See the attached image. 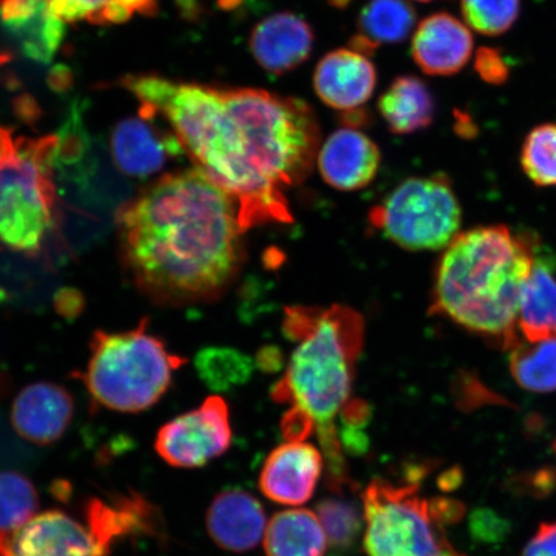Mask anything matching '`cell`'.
Returning a JSON list of instances; mask_svg holds the SVG:
<instances>
[{"label":"cell","instance_id":"1","mask_svg":"<svg viewBox=\"0 0 556 556\" xmlns=\"http://www.w3.org/2000/svg\"><path fill=\"white\" fill-rule=\"evenodd\" d=\"M150 104L197 169L231 194L243 229L290 220L285 191L302 182L319 150L309 104L255 88L219 89L162 79Z\"/></svg>","mask_w":556,"mask_h":556},{"label":"cell","instance_id":"2","mask_svg":"<svg viewBox=\"0 0 556 556\" xmlns=\"http://www.w3.org/2000/svg\"><path fill=\"white\" fill-rule=\"evenodd\" d=\"M116 227L125 268L156 303L207 301L238 273L240 207L198 169L146 187L119 208Z\"/></svg>","mask_w":556,"mask_h":556},{"label":"cell","instance_id":"3","mask_svg":"<svg viewBox=\"0 0 556 556\" xmlns=\"http://www.w3.org/2000/svg\"><path fill=\"white\" fill-rule=\"evenodd\" d=\"M290 336L298 339L287 372L274 388L276 401L289 403L281 428L288 442H305L316 432L332 492L351 485L340 442L338 419L350 405L354 365L363 344L358 313L333 307L328 311H290Z\"/></svg>","mask_w":556,"mask_h":556},{"label":"cell","instance_id":"4","mask_svg":"<svg viewBox=\"0 0 556 556\" xmlns=\"http://www.w3.org/2000/svg\"><path fill=\"white\" fill-rule=\"evenodd\" d=\"M536 240L506 226L458 233L438 263L433 312L505 351L520 342L521 291L536 263Z\"/></svg>","mask_w":556,"mask_h":556},{"label":"cell","instance_id":"5","mask_svg":"<svg viewBox=\"0 0 556 556\" xmlns=\"http://www.w3.org/2000/svg\"><path fill=\"white\" fill-rule=\"evenodd\" d=\"M148 319L123 332L96 331L80 375L92 399L119 413H141L163 397L185 359L148 329Z\"/></svg>","mask_w":556,"mask_h":556},{"label":"cell","instance_id":"6","mask_svg":"<svg viewBox=\"0 0 556 556\" xmlns=\"http://www.w3.org/2000/svg\"><path fill=\"white\" fill-rule=\"evenodd\" d=\"M59 137L17 139V155L0 168V241L37 254L55 219L54 155Z\"/></svg>","mask_w":556,"mask_h":556},{"label":"cell","instance_id":"7","mask_svg":"<svg viewBox=\"0 0 556 556\" xmlns=\"http://www.w3.org/2000/svg\"><path fill=\"white\" fill-rule=\"evenodd\" d=\"M367 556H465L451 544L434 511L433 498L419 485L374 479L361 495Z\"/></svg>","mask_w":556,"mask_h":556},{"label":"cell","instance_id":"8","mask_svg":"<svg viewBox=\"0 0 556 556\" xmlns=\"http://www.w3.org/2000/svg\"><path fill=\"white\" fill-rule=\"evenodd\" d=\"M371 222L400 248L433 252L446 249L460 233L462 206L443 174L414 177L374 208Z\"/></svg>","mask_w":556,"mask_h":556},{"label":"cell","instance_id":"9","mask_svg":"<svg viewBox=\"0 0 556 556\" xmlns=\"http://www.w3.org/2000/svg\"><path fill=\"white\" fill-rule=\"evenodd\" d=\"M232 430L227 403L219 395L176 417L159 430L155 448L176 468H199L224 455L231 446Z\"/></svg>","mask_w":556,"mask_h":556},{"label":"cell","instance_id":"10","mask_svg":"<svg viewBox=\"0 0 556 556\" xmlns=\"http://www.w3.org/2000/svg\"><path fill=\"white\" fill-rule=\"evenodd\" d=\"M104 544L92 527L64 511L35 516L17 530L0 533L2 556H108Z\"/></svg>","mask_w":556,"mask_h":556},{"label":"cell","instance_id":"11","mask_svg":"<svg viewBox=\"0 0 556 556\" xmlns=\"http://www.w3.org/2000/svg\"><path fill=\"white\" fill-rule=\"evenodd\" d=\"M323 452L307 442H287L270 452L260 476V490L270 502L308 503L323 476Z\"/></svg>","mask_w":556,"mask_h":556},{"label":"cell","instance_id":"12","mask_svg":"<svg viewBox=\"0 0 556 556\" xmlns=\"http://www.w3.org/2000/svg\"><path fill=\"white\" fill-rule=\"evenodd\" d=\"M154 121V113L142 108L141 116L129 117L116 125L111 137V152L116 168L125 176H154L164 168L169 157L185 152L177 137L163 134L155 127Z\"/></svg>","mask_w":556,"mask_h":556},{"label":"cell","instance_id":"13","mask_svg":"<svg viewBox=\"0 0 556 556\" xmlns=\"http://www.w3.org/2000/svg\"><path fill=\"white\" fill-rule=\"evenodd\" d=\"M313 87L325 104L348 113L371 99L377 87V68L368 55L352 48H340L318 62Z\"/></svg>","mask_w":556,"mask_h":556},{"label":"cell","instance_id":"14","mask_svg":"<svg viewBox=\"0 0 556 556\" xmlns=\"http://www.w3.org/2000/svg\"><path fill=\"white\" fill-rule=\"evenodd\" d=\"M380 150L357 128H340L318 150L317 165L326 184L340 191L370 185L380 168Z\"/></svg>","mask_w":556,"mask_h":556},{"label":"cell","instance_id":"15","mask_svg":"<svg viewBox=\"0 0 556 556\" xmlns=\"http://www.w3.org/2000/svg\"><path fill=\"white\" fill-rule=\"evenodd\" d=\"M315 45V33L311 25L285 11L274 13L250 34L249 47L258 65L277 76L293 72L309 59Z\"/></svg>","mask_w":556,"mask_h":556},{"label":"cell","instance_id":"16","mask_svg":"<svg viewBox=\"0 0 556 556\" xmlns=\"http://www.w3.org/2000/svg\"><path fill=\"white\" fill-rule=\"evenodd\" d=\"M73 416L74 400L67 389L38 381L20 392L13 402L11 420L24 440L45 446L60 440Z\"/></svg>","mask_w":556,"mask_h":556},{"label":"cell","instance_id":"17","mask_svg":"<svg viewBox=\"0 0 556 556\" xmlns=\"http://www.w3.org/2000/svg\"><path fill=\"white\" fill-rule=\"evenodd\" d=\"M475 40L469 27L446 12H438L417 25L413 59L422 73L450 76L462 72L472 54Z\"/></svg>","mask_w":556,"mask_h":556},{"label":"cell","instance_id":"18","mask_svg":"<svg viewBox=\"0 0 556 556\" xmlns=\"http://www.w3.org/2000/svg\"><path fill=\"white\" fill-rule=\"evenodd\" d=\"M267 526L262 504L242 490L220 492L207 510V532L215 544L228 552L252 551L263 541Z\"/></svg>","mask_w":556,"mask_h":556},{"label":"cell","instance_id":"19","mask_svg":"<svg viewBox=\"0 0 556 556\" xmlns=\"http://www.w3.org/2000/svg\"><path fill=\"white\" fill-rule=\"evenodd\" d=\"M0 20L26 58L50 64L64 40V21L50 0H0Z\"/></svg>","mask_w":556,"mask_h":556},{"label":"cell","instance_id":"20","mask_svg":"<svg viewBox=\"0 0 556 556\" xmlns=\"http://www.w3.org/2000/svg\"><path fill=\"white\" fill-rule=\"evenodd\" d=\"M379 113L394 135H413L433 124L434 96L426 81L402 75L392 81L378 102Z\"/></svg>","mask_w":556,"mask_h":556},{"label":"cell","instance_id":"21","mask_svg":"<svg viewBox=\"0 0 556 556\" xmlns=\"http://www.w3.org/2000/svg\"><path fill=\"white\" fill-rule=\"evenodd\" d=\"M263 545L267 556H325L329 540L316 513L290 509L269 520Z\"/></svg>","mask_w":556,"mask_h":556},{"label":"cell","instance_id":"22","mask_svg":"<svg viewBox=\"0 0 556 556\" xmlns=\"http://www.w3.org/2000/svg\"><path fill=\"white\" fill-rule=\"evenodd\" d=\"M518 329L530 343L556 339V280L544 263H534L521 291Z\"/></svg>","mask_w":556,"mask_h":556},{"label":"cell","instance_id":"23","mask_svg":"<svg viewBox=\"0 0 556 556\" xmlns=\"http://www.w3.org/2000/svg\"><path fill=\"white\" fill-rule=\"evenodd\" d=\"M416 12L406 0H370L358 17V35L375 48L401 43L415 29Z\"/></svg>","mask_w":556,"mask_h":556},{"label":"cell","instance_id":"24","mask_svg":"<svg viewBox=\"0 0 556 556\" xmlns=\"http://www.w3.org/2000/svg\"><path fill=\"white\" fill-rule=\"evenodd\" d=\"M510 372L528 392H556V339L538 343L520 340L510 350Z\"/></svg>","mask_w":556,"mask_h":556},{"label":"cell","instance_id":"25","mask_svg":"<svg viewBox=\"0 0 556 556\" xmlns=\"http://www.w3.org/2000/svg\"><path fill=\"white\" fill-rule=\"evenodd\" d=\"M54 15L64 23L119 24L135 15H150L156 0H50Z\"/></svg>","mask_w":556,"mask_h":556},{"label":"cell","instance_id":"26","mask_svg":"<svg viewBox=\"0 0 556 556\" xmlns=\"http://www.w3.org/2000/svg\"><path fill=\"white\" fill-rule=\"evenodd\" d=\"M317 517L329 545L337 552L350 551L365 531L364 513L342 492L321 500L317 505Z\"/></svg>","mask_w":556,"mask_h":556},{"label":"cell","instance_id":"27","mask_svg":"<svg viewBox=\"0 0 556 556\" xmlns=\"http://www.w3.org/2000/svg\"><path fill=\"white\" fill-rule=\"evenodd\" d=\"M194 366L205 384L218 392L242 384L252 372V365L243 354L220 346L200 351L194 357Z\"/></svg>","mask_w":556,"mask_h":556},{"label":"cell","instance_id":"28","mask_svg":"<svg viewBox=\"0 0 556 556\" xmlns=\"http://www.w3.org/2000/svg\"><path fill=\"white\" fill-rule=\"evenodd\" d=\"M38 506V493L29 479L17 472H0V533L26 525Z\"/></svg>","mask_w":556,"mask_h":556},{"label":"cell","instance_id":"29","mask_svg":"<svg viewBox=\"0 0 556 556\" xmlns=\"http://www.w3.org/2000/svg\"><path fill=\"white\" fill-rule=\"evenodd\" d=\"M520 164L534 185L556 186V124H542L530 131L521 148Z\"/></svg>","mask_w":556,"mask_h":556},{"label":"cell","instance_id":"30","mask_svg":"<svg viewBox=\"0 0 556 556\" xmlns=\"http://www.w3.org/2000/svg\"><path fill=\"white\" fill-rule=\"evenodd\" d=\"M519 11V0H462L464 20L471 29L489 37L509 30Z\"/></svg>","mask_w":556,"mask_h":556},{"label":"cell","instance_id":"31","mask_svg":"<svg viewBox=\"0 0 556 556\" xmlns=\"http://www.w3.org/2000/svg\"><path fill=\"white\" fill-rule=\"evenodd\" d=\"M476 70L481 78L492 85L504 83L509 75L503 55L492 48H481L476 58Z\"/></svg>","mask_w":556,"mask_h":556},{"label":"cell","instance_id":"32","mask_svg":"<svg viewBox=\"0 0 556 556\" xmlns=\"http://www.w3.org/2000/svg\"><path fill=\"white\" fill-rule=\"evenodd\" d=\"M521 556H556V521L541 525Z\"/></svg>","mask_w":556,"mask_h":556},{"label":"cell","instance_id":"33","mask_svg":"<svg viewBox=\"0 0 556 556\" xmlns=\"http://www.w3.org/2000/svg\"><path fill=\"white\" fill-rule=\"evenodd\" d=\"M471 528L476 536L483 540H493L496 539L500 532L504 531V521L493 516V514L481 511L472 517Z\"/></svg>","mask_w":556,"mask_h":556},{"label":"cell","instance_id":"34","mask_svg":"<svg viewBox=\"0 0 556 556\" xmlns=\"http://www.w3.org/2000/svg\"><path fill=\"white\" fill-rule=\"evenodd\" d=\"M54 302L55 308L65 317L78 316L83 308L81 295L75 290H61Z\"/></svg>","mask_w":556,"mask_h":556},{"label":"cell","instance_id":"35","mask_svg":"<svg viewBox=\"0 0 556 556\" xmlns=\"http://www.w3.org/2000/svg\"><path fill=\"white\" fill-rule=\"evenodd\" d=\"M17 141H13L11 130L0 127V168L15 160Z\"/></svg>","mask_w":556,"mask_h":556},{"label":"cell","instance_id":"36","mask_svg":"<svg viewBox=\"0 0 556 556\" xmlns=\"http://www.w3.org/2000/svg\"><path fill=\"white\" fill-rule=\"evenodd\" d=\"M416 2H424V3H427V2H433V0H416Z\"/></svg>","mask_w":556,"mask_h":556},{"label":"cell","instance_id":"37","mask_svg":"<svg viewBox=\"0 0 556 556\" xmlns=\"http://www.w3.org/2000/svg\"><path fill=\"white\" fill-rule=\"evenodd\" d=\"M554 450L556 451V441H555V443H554Z\"/></svg>","mask_w":556,"mask_h":556},{"label":"cell","instance_id":"38","mask_svg":"<svg viewBox=\"0 0 556 556\" xmlns=\"http://www.w3.org/2000/svg\"><path fill=\"white\" fill-rule=\"evenodd\" d=\"M0 556H2V555H0Z\"/></svg>","mask_w":556,"mask_h":556}]
</instances>
